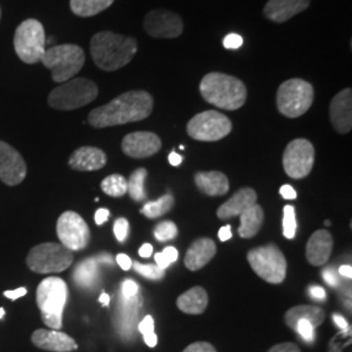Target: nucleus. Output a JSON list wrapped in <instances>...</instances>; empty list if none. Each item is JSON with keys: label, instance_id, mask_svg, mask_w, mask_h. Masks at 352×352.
Instances as JSON below:
<instances>
[{"label": "nucleus", "instance_id": "obj_10", "mask_svg": "<svg viewBox=\"0 0 352 352\" xmlns=\"http://www.w3.org/2000/svg\"><path fill=\"white\" fill-rule=\"evenodd\" d=\"M13 45L21 62L26 64L41 62L46 51V36L43 25L38 20L28 19L16 29Z\"/></svg>", "mask_w": 352, "mask_h": 352}, {"label": "nucleus", "instance_id": "obj_48", "mask_svg": "<svg viewBox=\"0 0 352 352\" xmlns=\"http://www.w3.org/2000/svg\"><path fill=\"white\" fill-rule=\"evenodd\" d=\"M109 217H110V210L102 208V209L97 210V213L94 215V221H96V223H97L98 226H101L104 222H107Z\"/></svg>", "mask_w": 352, "mask_h": 352}, {"label": "nucleus", "instance_id": "obj_58", "mask_svg": "<svg viewBox=\"0 0 352 352\" xmlns=\"http://www.w3.org/2000/svg\"><path fill=\"white\" fill-rule=\"evenodd\" d=\"M0 17H1V10H0Z\"/></svg>", "mask_w": 352, "mask_h": 352}, {"label": "nucleus", "instance_id": "obj_41", "mask_svg": "<svg viewBox=\"0 0 352 352\" xmlns=\"http://www.w3.org/2000/svg\"><path fill=\"white\" fill-rule=\"evenodd\" d=\"M183 352H217L213 344L208 342H196L189 344L188 347Z\"/></svg>", "mask_w": 352, "mask_h": 352}, {"label": "nucleus", "instance_id": "obj_22", "mask_svg": "<svg viewBox=\"0 0 352 352\" xmlns=\"http://www.w3.org/2000/svg\"><path fill=\"white\" fill-rule=\"evenodd\" d=\"M257 193L252 188H241L225 204H222L218 210L217 217L222 221L234 218L236 215L244 213L254 204H257Z\"/></svg>", "mask_w": 352, "mask_h": 352}, {"label": "nucleus", "instance_id": "obj_3", "mask_svg": "<svg viewBox=\"0 0 352 352\" xmlns=\"http://www.w3.org/2000/svg\"><path fill=\"white\" fill-rule=\"evenodd\" d=\"M202 98L218 109L235 111L247 101V87L235 76L210 72L200 82Z\"/></svg>", "mask_w": 352, "mask_h": 352}, {"label": "nucleus", "instance_id": "obj_32", "mask_svg": "<svg viewBox=\"0 0 352 352\" xmlns=\"http://www.w3.org/2000/svg\"><path fill=\"white\" fill-rule=\"evenodd\" d=\"M101 188L107 196L111 197H122L126 193V179L123 175L113 174V175L107 176L102 180Z\"/></svg>", "mask_w": 352, "mask_h": 352}, {"label": "nucleus", "instance_id": "obj_56", "mask_svg": "<svg viewBox=\"0 0 352 352\" xmlns=\"http://www.w3.org/2000/svg\"><path fill=\"white\" fill-rule=\"evenodd\" d=\"M100 302H101L103 307H109V304H110V296H109V294L102 292L101 296H100Z\"/></svg>", "mask_w": 352, "mask_h": 352}, {"label": "nucleus", "instance_id": "obj_46", "mask_svg": "<svg viewBox=\"0 0 352 352\" xmlns=\"http://www.w3.org/2000/svg\"><path fill=\"white\" fill-rule=\"evenodd\" d=\"M308 291H309V295L314 299H317V300H325L327 299V291L322 287H320V286H311Z\"/></svg>", "mask_w": 352, "mask_h": 352}, {"label": "nucleus", "instance_id": "obj_14", "mask_svg": "<svg viewBox=\"0 0 352 352\" xmlns=\"http://www.w3.org/2000/svg\"><path fill=\"white\" fill-rule=\"evenodd\" d=\"M144 29L153 38L174 39L180 37L184 30L182 17L170 10H151L144 19Z\"/></svg>", "mask_w": 352, "mask_h": 352}, {"label": "nucleus", "instance_id": "obj_52", "mask_svg": "<svg viewBox=\"0 0 352 352\" xmlns=\"http://www.w3.org/2000/svg\"><path fill=\"white\" fill-rule=\"evenodd\" d=\"M333 320H334V322L337 324V327L342 329L343 331H349V324H347V321H346L342 316L338 315V314H334V315H333Z\"/></svg>", "mask_w": 352, "mask_h": 352}, {"label": "nucleus", "instance_id": "obj_54", "mask_svg": "<svg viewBox=\"0 0 352 352\" xmlns=\"http://www.w3.org/2000/svg\"><path fill=\"white\" fill-rule=\"evenodd\" d=\"M168 162L176 167V166H179V164L183 162V157L179 155V154H176L175 151H173V153H170V155H168Z\"/></svg>", "mask_w": 352, "mask_h": 352}, {"label": "nucleus", "instance_id": "obj_37", "mask_svg": "<svg viewBox=\"0 0 352 352\" xmlns=\"http://www.w3.org/2000/svg\"><path fill=\"white\" fill-rule=\"evenodd\" d=\"M295 331H298L302 340L308 342V343H312L315 340V327L307 320H300L296 324Z\"/></svg>", "mask_w": 352, "mask_h": 352}, {"label": "nucleus", "instance_id": "obj_35", "mask_svg": "<svg viewBox=\"0 0 352 352\" xmlns=\"http://www.w3.org/2000/svg\"><path fill=\"white\" fill-rule=\"evenodd\" d=\"M154 236L158 241H168L177 236V226L173 221H164L154 228Z\"/></svg>", "mask_w": 352, "mask_h": 352}, {"label": "nucleus", "instance_id": "obj_7", "mask_svg": "<svg viewBox=\"0 0 352 352\" xmlns=\"http://www.w3.org/2000/svg\"><path fill=\"white\" fill-rule=\"evenodd\" d=\"M315 101V88L302 78H289L277 90V109L289 119L300 118Z\"/></svg>", "mask_w": 352, "mask_h": 352}, {"label": "nucleus", "instance_id": "obj_30", "mask_svg": "<svg viewBox=\"0 0 352 352\" xmlns=\"http://www.w3.org/2000/svg\"><path fill=\"white\" fill-rule=\"evenodd\" d=\"M146 177H148L146 168L141 167V168L135 170L129 176V179L126 180V186H128L126 192L129 193V196L133 201H142L146 199V192L144 188Z\"/></svg>", "mask_w": 352, "mask_h": 352}, {"label": "nucleus", "instance_id": "obj_16", "mask_svg": "<svg viewBox=\"0 0 352 352\" xmlns=\"http://www.w3.org/2000/svg\"><path fill=\"white\" fill-rule=\"evenodd\" d=\"M162 148V141L158 135L153 132H133L126 135L122 141V151L123 153L136 160L149 158L151 155L157 154Z\"/></svg>", "mask_w": 352, "mask_h": 352}, {"label": "nucleus", "instance_id": "obj_26", "mask_svg": "<svg viewBox=\"0 0 352 352\" xmlns=\"http://www.w3.org/2000/svg\"><path fill=\"white\" fill-rule=\"evenodd\" d=\"M300 320H307L309 321L314 327H318L325 320V312L322 308L316 307V305H298L289 309L285 315V321L287 327H291L292 330L296 329V324Z\"/></svg>", "mask_w": 352, "mask_h": 352}, {"label": "nucleus", "instance_id": "obj_23", "mask_svg": "<svg viewBox=\"0 0 352 352\" xmlns=\"http://www.w3.org/2000/svg\"><path fill=\"white\" fill-rule=\"evenodd\" d=\"M215 252L217 245L213 240L209 238L195 240L186 253L184 265L190 272H197L212 261Z\"/></svg>", "mask_w": 352, "mask_h": 352}, {"label": "nucleus", "instance_id": "obj_17", "mask_svg": "<svg viewBox=\"0 0 352 352\" xmlns=\"http://www.w3.org/2000/svg\"><path fill=\"white\" fill-rule=\"evenodd\" d=\"M330 122L333 128L340 133L346 135L352 129V89L340 90L334 96L330 103Z\"/></svg>", "mask_w": 352, "mask_h": 352}, {"label": "nucleus", "instance_id": "obj_4", "mask_svg": "<svg viewBox=\"0 0 352 352\" xmlns=\"http://www.w3.org/2000/svg\"><path fill=\"white\" fill-rule=\"evenodd\" d=\"M37 305L41 318L51 330L63 327V314L68 300V286L62 278L47 277L37 289Z\"/></svg>", "mask_w": 352, "mask_h": 352}, {"label": "nucleus", "instance_id": "obj_9", "mask_svg": "<svg viewBox=\"0 0 352 352\" xmlns=\"http://www.w3.org/2000/svg\"><path fill=\"white\" fill-rule=\"evenodd\" d=\"M253 272L267 283L279 285L287 273V261L285 254L276 244L253 248L247 254Z\"/></svg>", "mask_w": 352, "mask_h": 352}, {"label": "nucleus", "instance_id": "obj_49", "mask_svg": "<svg viewBox=\"0 0 352 352\" xmlns=\"http://www.w3.org/2000/svg\"><path fill=\"white\" fill-rule=\"evenodd\" d=\"M154 258H155L157 266L161 267V269H164V270H166V267H168V266L171 265V263L167 260V257L164 256L162 252H161V253H157V254L154 256Z\"/></svg>", "mask_w": 352, "mask_h": 352}, {"label": "nucleus", "instance_id": "obj_40", "mask_svg": "<svg viewBox=\"0 0 352 352\" xmlns=\"http://www.w3.org/2000/svg\"><path fill=\"white\" fill-rule=\"evenodd\" d=\"M139 294V286L136 282H133L132 279H126L123 282V286H122V295L124 298H133L135 295Z\"/></svg>", "mask_w": 352, "mask_h": 352}, {"label": "nucleus", "instance_id": "obj_36", "mask_svg": "<svg viewBox=\"0 0 352 352\" xmlns=\"http://www.w3.org/2000/svg\"><path fill=\"white\" fill-rule=\"evenodd\" d=\"M132 266L136 270V273H139L140 276L151 279V280H161L166 274L164 269L158 267L157 265H142L140 263H132Z\"/></svg>", "mask_w": 352, "mask_h": 352}, {"label": "nucleus", "instance_id": "obj_44", "mask_svg": "<svg viewBox=\"0 0 352 352\" xmlns=\"http://www.w3.org/2000/svg\"><path fill=\"white\" fill-rule=\"evenodd\" d=\"M26 294H28V289L25 287H19V289H10V291H4V296L7 298V299H10V300H17V299H20V298H23V296H25Z\"/></svg>", "mask_w": 352, "mask_h": 352}, {"label": "nucleus", "instance_id": "obj_25", "mask_svg": "<svg viewBox=\"0 0 352 352\" xmlns=\"http://www.w3.org/2000/svg\"><path fill=\"white\" fill-rule=\"evenodd\" d=\"M208 302L209 298L206 291L200 286H196L180 295L176 300V305L187 315H201L205 312Z\"/></svg>", "mask_w": 352, "mask_h": 352}, {"label": "nucleus", "instance_id": "obj_42", "mask_svg": "<svg viewBox=\"0 0 352 352\" xmlns=\"http://www.w3.org/2000/svg\"><path fill=\"white\" fill-rule=\"evenodd\" d=\"M322 277L325 279V282H327V285L331 286V287H337L340 283L338 273L334 272L331 267L325 269V270L322 272Z\"/></svg>", "mask_w": 352, "mask_h": 352}, {"label": "nucleus", "instance_id": "obj_2", "mask_svg": "<svg viewBox=\"0 0 352 352\" xmlns=\"http://www.w3.org/2000/svg\"><path fill=\"white\" fill-rule=\"evenodd\" d=\"M136 38L126 37L110 30L94 34L90 54L96 65L106 72H115L131 63L138 52Z\"/></svg>", "mask_w": 352, "mask_h": 352}, {"label": "nucleus", "instance_id": "obj_8", "mask_svg": "<svg viewBox=\"0 0 352 352\" xmlns=\"http://www.w3.org/2000/svg\"><path fill=\"white\" fill-rule=\"evenodd\" d=\"M74 252L60 243H42L32 248L28 257V267L37 274L62 273L74 264Z\"/></svg>", "mask_w": 352, "mask_h": 352}, {"label": "nucleus", "instance_id": "obj_24", "mask_svg": "<svg viewBox=\"0 0 352 352\" xmlns=\"http://www.w3.org/2000/svg\"><path fill=\"white\" fill-rule=\"evenodd\" d=\"M195 183L208 196H223L230 189L227 176L221 171H201L195 175Z\"/></svg>", "mask_w": 352, "mask_h": 352}, {"label": "nucleus", "instance_id": "obj_38", "mask_svg": "<svg viewBox=\"0 0 352 352\" xmlns=\"http://www.w3.org/2000/svg\"><path fill=\"white\" fill-rule=\"evenodd\" d=\"M128 232H129V222L126 221V218H118L113 223L115 238L118 239V241L123 243V241H126Z\"/></svg>", "mask_w": 352, "mask_h": 352}, {"label": "nucleus", "instance_id": "obj_18", "mask_svg": "<svg viewBox=\"0 0 352 352\" xmlns=\"http://www.w3.org/2000/svg\"><path fill=\"white\" fill-rule=\"evenodd\" d=\"M33 344L45 351L72 352L78 349L76 340L59 330L38 329L32 334Z\"/></svg>", "mask_w": 352, "mask_h": 352}, {"label": "nucleus", "instance_id": "obj_20", "mask_svg": "<svg viewBox=\"0 0 352 352\" xmlns=\"http://www.w3.org/2000/svg\"><path fill=\"white\" fill-rule=\"evenodd\" d=\"M334 247V239L327 230H317L307 243V260L314 266L327 264Z\"/></svg>", "mask_w": 352, "mask_h": 352}, {"label": "nucleus", "instance_id": "obj_19", "mask_svg": "<svg viewBox=\"0 0 352 352\" xmlns=\"http://www.w3.org/2000/svg\"><path fill=\"white\" fill-rule=\"evenodd\" d=\"M309 6L311 0H269L265 4L263 13L269 21L283 24L296 14L308 10Z\"/></svg>", "mask_w": 352, "mask_h": 352}, {"label": "nucleus", "instance_id": "obj_28", "mask_svg": "<svg viewBox=\"0 0 352 352\" xmlns=\"http://www.w3.org/2000/svg\"><path fill=\"white\" fill-rule=\"evenodd\" d=\"M100 260L101 256L89 257L76 266L72 278L75 279L77 286L82 289H91L96 285V280L98 277V264L101 263Z\"/></svg>", "mask_w": 352, "mask_h": 352}, {"label": "nucleus", "instance_id": "obj_6", "mask_svg": "<svg viewBox=\"0 0 352 352\" xmlns=\"http://www.w3.org/2000/svg\"><path fill=\"white\" fill-rule=\"evenodd\" d=\"M41 62L51 71L55 82L63 84L74 78L85 64L84 50L77 45H58L45 51Z\"/></svg>", "mask_w": 352, "mask_h": 352}, {"label": "nucleus", "instance_id": "obj_45", "mask_svg": "<svg viewBox=\"0 0 352 352\" xmlns=\"http://www.w3.org/2000/svg\"><path fill=\"white\" fill-rule=\"evenodd\" d=\"M279 193H280V196H282L283 199H286V200H295V199L298 197L296 190L292 188L291 186H289V184L282 186L280 189H279Z\"/></svg>", "mask_w": 352, "mask_h": 352}, {"label": "nucleus", "instance_id": "obj_11", "mask_svg": "<svg viewBox=\"0 0 352 352\" xmlns=\"http://www.w3.org/2000/svg\"><path fill=\"white\" fill-rule=\"evenodd\" d=\"M232 131V123L225 113L208 110L195 115L187 124L189 138L196 141L214 142L225 139Z\"/></svg>", "mask_w": 352, "mask_h": 352}, {"label": "nucleus", "instance_id": "obj_47", "mask_svg": "<svg viewBox=\"0 0 352 352\" xmlns=\"http://www.w3.org/2000/svg\"><path fill=\"white\" fill-rule=\"evenodd\" d=\"M116 263L123 269V270H129L132 267V260L129 256H126L124 253H120L116 256Z\"/></svg>", "mask_w": 352, "mask_h": 352}, {"label": "nucleus", "instance_id": "obj_39", "mask_svg": "<svg viewBox=\"0 0 352 352\" xmlns=\"http://www.w3.org/2000/svg\"><path fill=\"white\" fill-rule=\"evenodd\" d=\"M244 43V39L236 33H230L223 38V46L227 50H238Z\"/></svg>", "mask_w": 352, "mask_h": 352}, {"label": "nucleus", "instance_id": "obj_21", "mask_svg": "<svg viewBox=\"0 0 352 352\" xmlns=\"http://www.w3.org/2000/svg\"><path fill=\"white\" fill-rule=\"evenodd\" d=\"M68 164L76 171H97L107 164V155L100 148L81 146L72 153Z\"/></svg>", "mask_w": 352, "mask_h": 352}, {"label": "nucleus", "instance_id": "obj_34", "mask_svg": "<svg viewBox=\"0 0 352 352\" xmlns=\"http://www.w3.org/2000/svg\"><path fill=\"white\" fill-rule=\"evenodd\" d=\"M139 331L142 334L146 346H149L151 349L157 346L158 338L154 331V320L151 316L148 315L144 317V320L139 324Z\"/></svg>", "mask_w": 352, "mask_h": 352}, {"label": "nucleus", "instance_id": "obj_51", "mask_svg": "<svg viewBox=\"0 0 352 352\" xmlns=\"http://www.w3.org/2000/svg\"><path fill=\"white\" fill-rule=\"evenodd\" d=\"M162 253L167 257V260H168L171 264L175 263L176 260H177V256H179L176 248H174V247H167V248H164Z\"/></svg>", "mask_w": 352, "mask_h": 352}, {"label": "nucleus", "instance_id": "obj_13", "mask_svg": "<svg viewBox=\"0 0 352 352\" xmlns=\"http://www.w3.org/2000/svg\"><path fill=\"white\" fill-rule=\"evenodd\" d=\"M56 234L60 244L67 250L78 252L85 250L90 241V228L84 218L76 212H64L56 222Z\"/></svg>", "mask_w": 352, "mask_h": 352}, {"label": "nucleus", "instance_id": "obj_29", "mask_svg": "<svg viewBox=\"0 0 352 352\" xmlns=\"http://www.w3.org/2000/svg\"><path fill=\"white\" fill-rule=\"evenodd\" d=\"M115 0H71L72 12L80 17H91L113 6Z\"/></svg>", "mask_w": 352, "mask_h": 352}, {"label": "nucleus", "instance_id": "obj_33", "mask_svg": "<svg viewBox=\"0 0 352 352\" xmlns=\"http://www.w3.org/2000/svg\"><path fill=\"white\" fill-rule=\"evenodd\" d=\"M298 223H296V213L295 208L286 205L283 208V236L287 239H294L296 235Z\"/></svg>", "mask_w": 352, "mask_h": 352}, {"label": "nucleus", "instance_id": "obj_43", "mask_svg": "<svg viewBox=\"0 0 352 352\" xmlns=\"http://www.w3.org/2000/svg\"><path fill=\"white\" fill-rule=\"evenodd\" d=\"M267 352H302V350L295 343L286 342V343H279L273 346Z\"/></svg>", "mask_w": 352, "mask_h": 352}, {"label": "nucleus", "instance_id": "obj_31", "mask_svg": "<svg viewBox=\"0 0 352 352\" xmlns=\"http://www.w3.org/2000/svg\"><path fill=\"white\" fill-rule=\"evenodd\" d=\"M174 204H175L174 196L171 193H167L161 199H158L157 201L145 204L141 209V214L145 215L146 218L155 219V218H160L164 214L168 213L174 208Z\"/></svg>", "mask_w": 352, "mask_h": 352}, {"label": "nucleus", "instance_id": "obj_57", "mask_svg": "<svg viewBox=\"0 0 352 352\" xmlns=\"http://www.w3.org/2000/svg\"><path fill=\"white\" fill-rule=\"evenodd\" d=\"M4 314H6V311H4V308H0V320L4 317Z\"/></svg>", "mask_w": 352, "mask_h": 352}, {"label": "nucleus", "instance_id": "obj_55", "mask_svg": "<svg viewBox=\"0 0 352 352\" xmlns=\"http://www.w3.org/2000/svg\"><path fill=\"white\" fill-rule=\"evenodd\" d=\"M340 276H343V277L350 278L352 277V267L350 265H343V266H340Z\"/></svg>", "mask_w": 352, "mask_h": 352}, {"label": "nucleus", "instance_id": "obj_50", "mask_svg": "<svg viewBox=\"0 0 352 352\" xmlns=\"http://www.w3.org/2000/svg\"><path fill=\"white\" fill-rule=\"evenodd\" d=\"M218 238L221 241H227V240L232 238V231H231V226H223L219 228V232H218Z\"/></svg>", "mask_w": 352, "mask_h": 352}, {"label": "nucleus", "instance_id": "obj_15", "mask_svg": "<svg viewBox=\"0 0 352 352\" xmlns=\"http://www.w3.org/2000/svg\"><path fill=\"white\" fill-rule=\"evenodd\" d=\"M25 161L21 154L4 141H0V180L10 187L19 186L25 179Z\"/></svg>", "mask_w": 352, "mask_h": 352}, {"label": "nucleus", "instance_id": "obj_12", "mask_svg": "<svg viewBox=\"0 0 352 352\" xmlns=\"http://www.w3.org/2000/svg\"><path fill=\"white\" fill-rule=\"evenodd\" d=\"M286 174L292 179H304L309 175L315 164V148L307 139H295L283 151L282 158Z\"/></svg>", "mask_w": 352, "mask_h": 352}, {"label": "nucleus", "instance_id": "obj_27", "mask_svg": "<svg viewBox=\"0 0 352 352\" xmlns=\"http://www.w3.org/2000/svg\"><path fill=\"white\" fill-rule=\"evenodd\" d=\"M264 223V210L258 204H254L244 213L240 214L239 235L243 239H250L257 235Z\"/></svg>", "mask_w": 352, "mask_h": 352}, {"label": "nucleus", "instance_id": "obj_5", "mask_svg": "<svg viewBox=\"0 0 352 352\" xmlns=\"http://www.w3.org/2000/svg\"><path fill=\"white\" fill-rule=\"evenodd\" d=\"M98 96V87L94 81L76 77L60 84L49 96V104L55 110L71 111L84 107Z\"/></svg>", "mask_w": 352, "mask_h": 352}, {"label": "nucleus", "instance_id": "obj_1", "mask_svg": "<svg viewBox=\"0 0 352 352\" xmlns=\"http://www.w3.org/2000/svg\"><path fill=\"white\" fill-rule=\"evenodd\" d=\"M153 107L154 100L149 91L131 90L101 107L91 110L89 113L88 122L94 128L136 123L149 118Z\"/></svg>", "mask_w": 352, "mask_h": 352}, {"label": "nucleus", "instance_id": "obj_53", "mask_svg": "<svg viewBox=\"0 0 352 352\" xmlns=\"http://www.w3.org/2000/svg\"><path fill=\"white\" fill-rule=\"evenodd\" d=\"M151 253H153V247L151 244H144L141 248H140L139 254L144 258H148L151 257Z\"/></svg>", "mask_w": 352, "mask_h": 352}]
</instances>
